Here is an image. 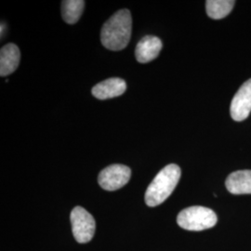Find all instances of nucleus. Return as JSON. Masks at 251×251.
Here are the masks:
<instances>
[{
	"instance_id": "39448f33",
	"label": "nucleus",
	"mask_w": 251,
	"mask_h": 251,
	"mask_svg": "<svg viewBox=\"0 0 251 251\" xmlns=\"http://www.w3.org/2000/svg\"><path fill=\"white\" fill-rule=\"evenodd\" d=\"M131 171L124 165H111L100 171L98 181L100 186L106 191H117L128 182Z\"/></svg>"
},
{
	"instance_id": "6e6552de",
	"label": "nucleus",
	"mask_w": 251,
	"mask_h": 251,
	"mask_svg": "<svg viewBox=\"0 0 251 251\" xmlns=\"http://www.w3.org/2000/svg\"><path fill=\"white\" fill-rule=\"evenodd\" d=\"M126 90L125 81L118 77L109 78L102 81L91 90L92 95L99 100H107L116 98L124 94Z\"/></svg>"
},
{
	"instance_id": "9b49d317",
	"label": "nucleus",
	"mask_w": 251,
	"mask_h": 251,
	"mask_svg": "<svg viewBox=\"0 0 251 251\" xmlns=\"http://www.w3.org/2000/svg\"><path fill=\"white\" fill-rule=\"evenodd\" d=\"M85 8L83 0H65L62 2V16L63 21L69 25L77 23Z\"/></svg>"
},
{
	"instance_id": "1a4fd4ad",
	"label": "nucleus",
	"mask_w": 251,
	"mask_h": 251,
	"mask_svg": "<svg viewBox=\"0 0 251 251\" xmlns=\"http://www.w3.org/2000/svg\"><path fill=\"white\" fill-rule=\"evenodd\" d=\"M21 53L18 47L9 43L0 50V75L7 76L18 68Z\"/></svg>"
},
{
	"instance_id": "7ed1b4c3",
	"label": "nucleus",
	"mask_w": 251,
	"mask_h": 251,
	"mask_svg": "<svg viewBox=\"0 0 251 251\" xmlns=\"http://www.w3.org/2000/svg\"><path fill=\"white\" fill-rule=\"evenodd\" d=\"M218 222L215 212L205 206H194L181 210L177 217L179 227L188 231H203L212 228Z\"/></svg>"
},
{
	"instance_id": "0eeeda50",
	"label": "nucleus",
	"mask_w": 251,
	"mask_h": 251,
	"mask_svg": "<svg viewBox=\"0 0 251 251\" xmlns=\"http://www.w3.org/2000/svg\"><path fill=\"white\" fill-rule=\"evenodd\" d=\"M162 46V41L157 36H144L136 47V60L141 63L151 62L160 53Z\"/></svg>"
},
{
	"instance_id": "423d86ee",
	"label": "nucleus",
	"mask_w": 251,
	"mask_h": 251,
	"mask_svg": "<svg viewBox=\"0 0 251 251\" xmlns=\"http://www.w3.org/2000/svg\"><path fill=\"white\" fill-rule=\"evenodd\" d=\"M251 112V78L246 81L235 93L231 102L230 113L234 121L240 122L248 118Z\"/></svg>"
},
{
	"instance_id": "20e7f679",
	"label": "nucleus",
	"mask_w": 251,
	"mask_h": 251,
	"mask_svg": "<svg viewBox=\"0 0 251 251\" xmlns=\"http://www.w3.org/2000/svg\"><path fill=\"white\" fill-rule=\"evenodd\" d=\"M73 234L80 244L90 242L95 233V220L85 208L75 206L70 215Z\"/></svg>"
},
{
	"instance_id": "9d476101",
	"label": "nucleus",
	"mask_w": 251,
	"mask_h": 251,
	"mask_svg": "<svg viewBox=\"0 0 251 251\" xmlns=\"http://www.w3.org/2000/svg\"><path fill=\"white\" fill-rule=\"evenodd\" d=\"M225 185L233 195L251 194V171H234L227 177Z\"/></svg>"
},
{
	"instance_id": "f8f14e48",
	"label": "nucleus",
	"mask_w": 251,
	"mask_h": 251,
	"mask_svg": "<svg viewBox=\"0 0 251 251\" xmlns=\"http://www.w3.org/2000/svg\"><path fill=\"white\" fill-rule=\"evenodd\" d=\"M234 4L235 2L233 0H207L206 13L214 20L225 18L232 11Z\"/></svg>"
},
{
	"instance_id": "f03ea898",
	"label": "nucleus",
	"mask_w": 251,
	"mask_h": 251,
	"mask_svg": "<svg viewBox=\"0 0 251 251\" xmlns=\"http://www.w3.org/2000/svg\"><path fill=\"white\" fill-rule=\"evenodd\" d=\"M181 171L178 165L171 164L158 172L145 193V203L148 206H159L167 200L176 188Z\"/></svg>"
},
{
	"instance_id": "f257e3e1",
	"label": "nucleus",
	"mask_w": 251,
	"mask_h": 251,
	"mask_svg": "<svg viewBox=\"0 0 251 251\" xmlns=\"http://www.w3.org/2000/svg\"><path fill=\"white\" fill-rule=\"evenodd\" d=\"M132 19L128 9H120L108 19L100 32L101 44L114 51L124 50L131 37Z\"/></svg>"
}]
</instances>
